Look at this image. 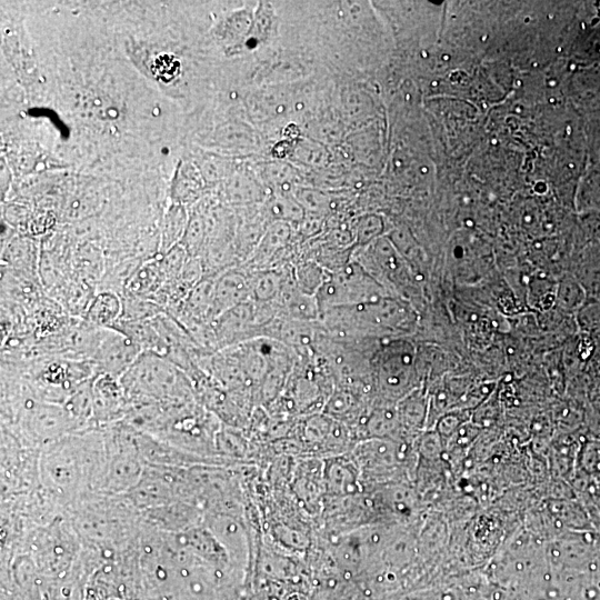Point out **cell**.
<instances>
[{
	"mask_svg": "<svg viewBox=\"0 0 600 600\" xmlns=\"http://www.w3.org/2000/svg\"><path fill=\"white\" fill-rule=\"evenodd\" d=\"M246 22L247 17L243 13L233 14L226 20L223 38L233 41L234 38L242 33V30L246 28Z\"/></svg>",
	"mask_w": 600,
	"mask_h": 600,
	"instance_id": "cell-16",
	"label": "cell"
},
{
	"mask_svg": "<svg viewBox=\"0 0 600 600\" xmlns=\"http://www.w3.org/2000/svg\"><path fill=\"white\" fill-rule=\"evenodd\" d=\"M249 279L239 271H227L213 283L211 316L221 313L246 302L250 293Z\"/></svg>",
	"mask_w": 600,
	"mask_h": 600,
	"instance_id": "cell-5",
	"label": "cell"
},
{
	"mask_svg": "<svg viewBox=\"0 0 600 600\" xmlns=\"http://www.w3.org/2000/svg\"><path fill=\"white\" fill-rule=\"evenodd\" d=\"M152 67L156 76L164 81H169L178 73L179 61L173 56L162 54L156 58Z\"/></svg>",
	"mask_w": 600,
	"mask_h": 600,
	"instance_id": "cell-14",
	"label": "cell"
},
{
	"mask_svg": "<svg viewBox=\"0 0 600 600\" xmlns=\"http://www.w3.org/2000/svg\"><path fill=\"white\" fill-rule=\"evenodd\" d=\"M251 293L259 300H268L273 297L279 289V277L276 273H259L249 280Z\"/></svg>",
	"mask_w": 600,
	"mask_h": 600,
	"instance_id": "cell-12",
	"label": "cell"
},
{
	"mask_svg": "<svg viewBox=\"0 0 600 600\" xmlns=\"http://www.w3.org/2000/svg\"><path fill=\"white\" fill-rule=\"evenodd\" d=\"M320 306L334 309L376 302L386 296L371 277L352 268L326 282L320 290Z\"/></svg>",
	"mask_w": 600,
	"mask_h": 600,
	"instance_id": "cell-2",
	"label": "cell"
},
{
	"mask_svg": "<svg viewBox=\"0 0 600 600\" xmlns=\"http://www.w3.org/2000/svg\"><path fill=\"white\" fill-rule=\"evenodd\" d=\"M188 213L184 206L173 203L166 210L160 231V254L179 244L188 224Z\"/></svg>",
	"mask_w": 600,
	"mask_h": 600,
	"instance_id": "cell-9",
	"label": "cell"
},
{
	"mask_svg": "<svg viewBox=\"0 0 600 600\" xmlns=\"http://www.w3.org/2000/svg\"><path fill=\"white\" fill-rule=\"evenodd\" d=\"M122 316V298L116 290L94 293L82 313L83 321L97 328H112Z\"/></svg>",
	"mask_w": 600,
	"mask_h": 600,
	"instance_id": "cell-6",
	"label": "cell"
},
{
	"mask_svg": "<svg viewBox=\"0 0 600 600\" xmlns=\"http://www.w3.org/2000/svg\"><path fill=\"white\" fill-rule=\"evenodd\" d=\"M128 398L137 402L190 399L188 376L172 361L154 352H141L121 376Z\"/></svg>",
	"mask_w": 600,
	"mask_h": 600,
	"instance_id": "cell-1",
	"label": "cell"
},
{
	"mask_svg": "<svg viewBox=\"0 0 600 600\" xmlns=\"http://www.w3.org/2000/svg\"><path fill=\"white\" fill-rule=\"evenodd\" d=\"M122 320L152 319L166 312V309L152 299L122 293Z\"/></svg>",
	"mask_w": 600,
	"mask_h": 600,
	"instance_id": "cell-10",
	"label": "cell"
},
{
	"mask_svg": "<svg viewBox=\"0 0 600 600\" xmlns=\"http://www.w3.org/2000/svg\"><path fill=\"white\" fill-rule=\"evenodd\" d=\"M141 352L126 334L113 328H104L90 360L96 374L106 373L120 379Z\"/></svg>",
	"mask_w": 600,
	"mask_h": 600,
	"instance_id": "cell-3",
	"label": "cell"
},
{
	"mask_svg": "<svg viewBox=\"0 0 600 600\" xmlns=\"http://www.w3.org/2000/svg\"><path fill=\"white\" fill-rule=\"evenodd\" d=\"M2 262L9 267L11 272H19L18 276L37 281L38 264L37 252L33 242L26 237L11 238L2 249Z\"/></svg>",
	"mask_w": 600,
	"mask_h": 600,
	"instance_id": "cell-7",
	"label": "cell"
},
{
	"mask_svg": "<svg viewBox=\"0 0 600 600\" xmlns=\"http://www.w3.org/2000/svg\"><path fill=\"white\" fill-rule=\"evenodd\" d=\"M353 407V397L346 392L333 394L327 404L326 411L331 414H342Z\"/></svg>",
	"mask_w": 600,
	"mask_h": 600,
	"instance_id": "cell-15",
	"label": "cell"
},
{
	"mask_svg": "<svg viewBox=\"0 0 600 600\" xmlns=\"http://www.w3.org/2000/svg\"><path fill=\"white\" fill-rule=\"evenodd\" d=\"M201 177L190 162L180 161L170 183L171 202L184 206L196 199L201 190Z\"/></svg>",
	"mask_w": 600,
	"mask_h": 600,
	"instance_id": "cell-8",
	"label": "cell"
},
{
	"mask_svg": "<svg viewBox=\"0 0 600 600\" xmlns=\"http://www.w3.org/2000/svg\"><path fill=\"white\" fill-rule=\"evenodd\" d=\"M203 238V223L201 218L193 214L189 218L181 244L188 254L193 256L200 248Z\"/></svg>",
	"mask_w": 600,
	"mask_h": 600,
	"instance_id": "cell-13",
	"label": "cell"
},
{
	"mask_svg": "<svg viewBox=\"0 0 600 600\" xmlns=\"http://www.w3.org/2000/svg\"><path fill=\"white\" fill-rule=\"evenodd\" d=\"M377 226L376 219L373 217L364 218L360 221L358 227V237L361 242L369 241L378 229H372L371 227Z\"/></svg>",
	"mask_w": 600,
	"mask_h": 600,
	"instance_id": "cell-17",
	"label": "cell"
},
{
	"mask_svg": "<svg viewBox=\"0 0 600 600\" xmlns=\"http://www.w3.org/2000/svg\"><path fill=\"white\" fill-rule=\"evenodd\" d=\"M326 478L329 489L334 493H354L357 490V473L353 466L334 461L327 469Z\"/></svg>",
	"mask_w": 600,
	"mask_h": 600,
	"instance_id": "cell-11",
	"label": "cell"
},
{
	"mask_svg": "<svg viewBox=\"0 0 600 600\" xmlns=\"http://www.w3.org/2000/svg\"><path fill=\"white\" fill-rule=\"evenodd\" d=\"M356 308L357 316L362 321L392 330H406L414 321V314L402 301L383 297L371 303Z\"/></svg>",
	"mask_w": 600,
	"mask_h": 600,
	"instance_id": "cell-4",
	"label": "cell"
}]
</instances>
